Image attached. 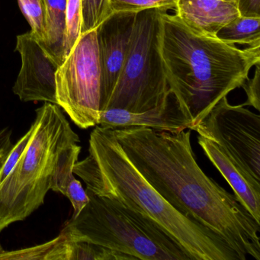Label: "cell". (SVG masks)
Segmentation results:
<instances>
[{
    "label": "cell",
    "mask_w": 260,
    "mask_h": 260,
    "mask_svg": "<svg viewBox=\"0 0 260 260\" xmlns=\"http://www.w3.org/2000/svg\"><path fill=\"white\" fill-rule=\"evenodd\" d=\"M144 179L178 211L224 239L246 260H260V223L235 194L200 168L191 132H159L146 127L111 128Z\"/></svg>",
    "instance_id": "obj_1"
},
{
    "label": "cell",
    "mask_w": 260,
    "mask_h": 260,
    "mask_svg": "<svg viewBox=\"0 0 260 260\" xmlns=\"http://www.w3.org/2000/svg\"><path fill=\"white\" fill-rule=\"evenodd\" d=\"M89 155L77 161L74 174L86 189L114 199L160 226L190 260H242L218 234L175 209L128 159L111 128L95 126Z\"/></svg>",
    "instance_id": "obj_2"
},
{
    "label": "cell",
    "mask_w": 260,
    "mask_h": 260,
    "mask_svg": "<svg viewBox=\"0 0 260 260\" xmlns=\"http://www.w3.org/2000/svg\"><path fill=\"white\" fill-rule=\"evenodd\" d=\"M160 53L169 88L189 114L191 131L260 64V47L242 50L197 34L167 11L162 13Z\"/></svg>",
    "instance_id": "obj_3"
},
{
    "label": "cell",
    "mask_w": 260,
    "mask_h": 260,
    "mask_svg": "<svg viewBox=\"0 0 260 260\" xmlns=\"http://www.w3.org/2000/svg\"><path fill=\"white\" fill-rule=\"evenodd\" d=\"M33 125L23 154L0 184V232L43 205L60 153L80 142L57 105L45 103L38 109Z\"/></svg>",
    "instance_id": "obj_4"
},
{
    "label": "cell",
    "mask_w": 260,
    "mask_h": 260,
    "mask_svg": "<svg viewBox=\"0 0 260 260\" xmlns=\"http://www.w3.org/2000/svg\"><path fill=\"white\" fill-rule=\"evenodd\" d=\"M86 191L89 202L62 230L68 237L119 251L134 260H190L148 217L114 199Z\"/></svg>",
    "instance_id": "obj_5"
},
{
    "label": "cell",
    "mask_w": 260,
    "mask_h": 260,
    "mask_svg": "<svg viewBox=\"0 0 260 260\" xmlns=\"http://www.w3.org/2000/svg\"><path fill=\"white\" fill-rule=\"evenodd\" d=\"M164 11L148 9L137 13L130 48L104 110L116 108L142 112L164 103L170 89L160 53Z\"/></svg>",
    "instance_id": "obj_6"
},
{
    "label": "cell",
    "mask_w": 260,
    "mask_h": 260,
    "mask_svg": "<svg viewBox=\"0 0 260 260\" xmlns=\"http://www.w3.org/2000/svg\"><path fill=\"white\" fill-rule=\"evenodd\" d=\"M58 106L82 129L98 125L101 68L96 30L82 34L56 74Z\"/></svg>",
    "instance_id": "obj_7"
},
{
    "label": "cell",
    "mask_w": 260,
    "mask_h": 260,
    "mask_svg": "<svg viewBox=\"0 0 260 260\" xmlns=\"http://www.w3.org/2000/svg\"><path fill=\"white\" fill-rule=\"evenodd\" d=\"M244 107L223 97L193 131L221 146L260 181V116Z\"/></svg>",
    "instance_id": "obj_8"
},
{
    "label": "cell",
    "mask_w": 260,
    "mask_h": 260,
    "mask_svg": "<svg viewBox=\"0 0 260 260\" xmlns=\"http://www.w3.org/2000/svg\"><path fill=\"white\" fill-rule=\"evenodd\" d=\"M16 51L22 68L13 92L22 102H45L57 105L56 74L60 65L48 54L31 31L17 37Z\"/></svg>",
    "instance_id": "obj_9"
},
{
    "label": "cell",
    "mask_w": 260,
    "mask_h": 260,
    "mask_svg": "<svg viewBox=\"0 0 260 260\" xmlns=\"http://www.w3.org/2000/svg\"><path fill=\"white\" fill-rule=\"evenodd\" d=\"M136 14L135 12H115L95 29L101 68L100 112L106 109L122 70Z\"/></svg>",
    "instance_id": "obj_10"
},
{
    "label": "cell",
    "mask_w": 260,
    "mask_h": 260,
    "mask_svg": "<svg viewBox=\"0 0 260 260\" xmlns=\"http://www.w3.org/2000/svg\"><path fill=\"white\" fill-rule=\"evenodd\" d=\"M98 125L106 128L137 126L175 134L191 130V118L177 95L170 89L164 103L150 110L132 112L114 108L101 111Z\"/></svg>",
    "instance_id": "obj_11"
},
{
    "label": "cell",
    "mask_w": 260,
    "mask_h": 260,
    "mask_svg": "<svg viewBox=\"0 0 260 260\" xmlns=\"http://www.w3.org/2000/svg\"><path fill=\"white\" fill-rule=\"evenodd\" d=\"M198 142L211 164L231 185L239 202L260 223V181L217 143L202 136H199Z\"/></svg>",
    "instance_id": "obj_12"
},
{
    "label": "cell",
    "mask_w": 260,
    "mask_h": 260,
    "mask_svg": "<svg viewBox=\"0 0 260 260\" xmlns=\"http://www.w3.org/2000/svg\"><path fill=\"white\" fill-rule=\"evenodd\" d=\"M176 16L194 32L216 37L225 25L240 16L237 4L225 0H178Z\"/></svg>",
    "instance_id": "obj_13"
},
{
    "label": "cell",
    "mask_w": 260,
    "mask_h": 260,
    "mask_svg": "<svg viewBox=\"0 0 260 260\" xmlns=\"http://www.w3.org/2000/svg\"><path fill=\"white\" fill-rule=\"evenodd\" d=\"M46 11V43L48 54L61 65L65 60V17L68 0H44Z\"/></svg>",
    "instance_id": "obj_14"
},
{
    "label": "cell",
    "mask_w": 260,
    "mask_h": 260,
    "mask_svg": "<svg viewBox=\"0 0 260 260\" xmlns=\"http://www.w3.org/2000/svg\"><path fill=\"white\" fill-rule=\"evenodd\" d=\"M68 237L61 231L54 240L43 244L18 250L0 247V259L68 260Z\"/></svg>",
    "instance_id": "obj_15"
},
{
    "label": "cell",
    "mask_w": 260,
    "mask_h": 260,
    "mask_svg": "<svg viewBox=\"0 0 260 260\" xmlns=\"http://www.w3.org/2000/svg\"><path fill=\"white\" fill-rule=\"evenodd\" d=\"M260 18L238 17L225 25L216 38L231 45L260 47Z\"/></svg>",
    "instance_id": "obj_16"
},
{
    "label": "cell",
    "mask_w": 260,
    "mask_h": 260,
    "mask_svg": "<svg viewBox=\"0 0 260 260\" xmlns=\"http://www.w3.org/2000/svg\"><path fill=\"white\" fill-rule=\"evenodd\" d=\"M80 151L81 147L78 144H72L61 152L51 181V190L65 196L68 190L77 183L78 180L74 177V167Z\"/></svg>",
    "instance_id": "obj_17"
},
{
    "label": "cell",
    "mask_w": 260,
    "mask_h": 260,
    "mask_svg": "<svg viewBox=\"0 0 260 260\" xmlns=\"http://www.w3.org/2000/svg\"><path fill=\"white\" fill-rule=\"evenodd\" d=\"M134 260L119 251L68 237V260Z\"/></svg>",
    "instance_id": "obj_18"
},
{
    "label": "cell",
    "mask_w": 260,
    "mask_h": 260,
    "mask_svg": "<svg viewBox=\"0 0 260 260\" xmlns=\"http://www.w3.org/2000/svg\"><path fill=\"white\" fill-rule=\"evenodd\" d=\"M19 7L31 28L32 36L42 44L46 43V11L44 0H18Z\"/></svg>",
    "instance_id": "obj_19"
},
{
    "label": "cell",
    "mask_w": 260,
    "mask_h": 260,
    "mask_svg": "<svg viewBox=\"0 0 260 260\" xmlns=\"http://www.w3.org/2000/svg\"><path fill=\"white\" fill-rule=\"evenodd\" d=\"M82 34L96 29L102 22L113 13L110 0H80Z\"/></svg>",
    "instance_id": "obj_20"
},
{
    "label": "cell",
    "mask_w": 260,
    "mask_h": 260,
    "mask_svg": "<svg viewBox=\"0 0 260 260\" xmlns=\"http://www.w3.org/2000/svg\"><path fill=\"white\" fill-rule=\"evenodd\" d=\"M82 18L80 0H68L65 17V59L81 36Z\"/></svg>",
    "instance_id": "obj_21"
},
{
    "label": "cell",
    "mask_w": 260,
    "mask_h": 260,
    "mask_svg": "<svg viewBox=\"0 0 260 260\" xmlns=\"http://www.w3.org/2000/svg\"><path fill=\"white\" fill-rule=\"evenodd\" d=\"M178 0H110L113 13L115 12H138L148 9L176 10Z\"/></svg>",
    "instance_id": "obj_22"
},
{
    "label": "cell",
    "mask_w": 260,
    "mask_h": 260,
    "mask_svg": "<svg viewBox=\"0 0 260 260\" xmlns=\"http://www.w3.org/2000/svg\"><path fill=\"white\" fill-rule=\"evenodd\" d=\"M33 132H34V125L32 124L30 127L29 130L15 144L12 150L7 153L4 162L0 165V184L2 183L4 179L8 176L10 172L14 168L15 166L20 159L22 155L23 154L24 151L31 139Z\"/></svg>",
    "instance_id": "obj_23"
},
{
    "label": "cell",
    "mask_w": 260,
    "mask_h": 260,
    "mask_svg": "<svg viewBox=\"0 0 260 260\" xmlns=\"http://www.w3.org/2000/svg\"><path fill=\"white\" fill-rule=\"evenodd\" d=\"M255 65V74L252 79L248 78L241 86L246 92V103L243 106H252L257 111L260 110V68Z\"/></svg>",
    "instance_id": "obj_24"
},
{
    "label": "cell",
    "mask_w": 260,
    "mask_h": 260,
    "mask_svg": "<svg viewBox=\"0 0 260 260\" xmlns=\"http://www.w3.org/2000/svg\"><path fill=\"white\" fill-rule=\"evenodd\" d=\"M237 6L240 16L260 18V0H237Z\"/></svg>",
    "instance_id": "obj_25"
},
{
    "label": "cell",
    "mask_w": 260,
    "mask_h": 260,
    "mask_svg": "<svg viewBox=\"0 0 260 260\" xmlns=\"http://www.w3.org/2000/svg\"><path fill=\"white\" fill-rule=\"evenodd\" d=\"M7 154V150H5L4 148H1V147H0V165L4 162Z\"/></svg>",
    "instance_id": "obj_26"
},
{
    "label": "cell",
    "mask_w": 260,
    "mask_h": 260,
    "mask_svg": "<svg viewBox=\"0 0 260 260\" xmlns=\"http://www.w3.org/2000/svg\"><path fill=\"white\" fill-rule=\"evenodd\" d=\"M225 1H228V2L235 3V4H237V0H225Z\"/></svg>",
    "instance_id": "obj_27"
}]
</instances>
